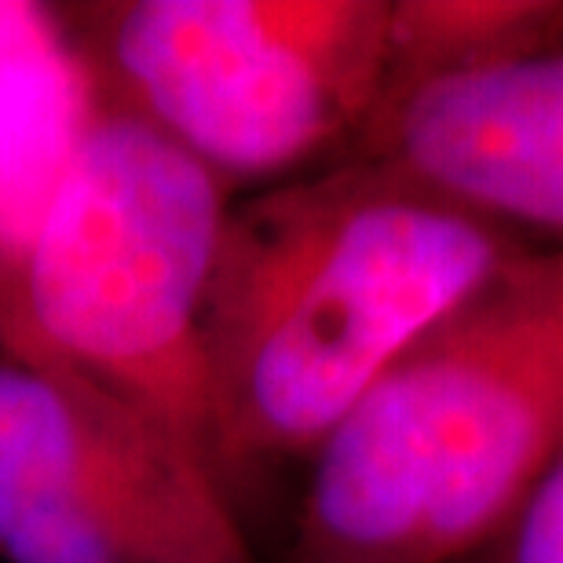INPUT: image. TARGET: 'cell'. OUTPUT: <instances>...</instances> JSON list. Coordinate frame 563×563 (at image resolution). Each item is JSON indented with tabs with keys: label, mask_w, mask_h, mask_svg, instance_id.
<instances>
[{
	"label": "cell",
	"mask_w": 563,
	"mask_h": 563,
	"mask_svg": "<svg viewBox=\"0 0 563 563\" xmlns=\"http://www.w3.org/2000/svg\"><path fill=\"white\" fill-rule=\"evenodd\" d=\"M527 245L374 157L231 198L201 355L212 461L245 531L264 483L308 465L363 391Z\"/></svg>",
	"instance_id": "cell-1"
},
{
	"label": "cell",
	"mask_w": 563,
	"mask_h": 563,
	"mask_svg": "<svg viewBox=\"0 0 563 563\" xmlns=\"http://www.w3.org/2000/svg\"><path fill=\"white\" fill-rule=\"evenodd\" d=\"M563 446V245H527L322 439L289 563H468Z\"/></svg>",
	"instance_id": "cell-2"
},
{
	"label": "cell",
	"mask_w": 563,
	"mask_h": 563,
	"mask_svg": "<svg viewBox=\"0 0 563 563\" xmlns=\"http://www.w3.org/2000/svg\"><path fill=\"white\" fill-rule=\"evenodd\" d=\"M228 206L195 157L99 96L11 286L44 347L220 494L201 325Z\"/></svg>",
	"instance_id": "cell-3"
},
{
	"label": "cell",
	"mask_w": 563,
	"mask_h": 563,
	"mask_svg": "<svg viewBox=\"0 0 563 563\" xmlns=\"http://www.w3.org/2000/svg\"><path fill=\"white\" fill-rule=\"evenodd\" d=\"M99 96L239 190L352 154L380 103L391 0L55 4Z\"/></svg>",
	"instance_id": "cell-4"
},
{
	"label": "cell",
	"mask_w": 563,
	"mask_h": 563,
	"mask_svg": "<svg viewBox=\"0 0 563 563\" xmlns=\"http://www.w3.org/2000/svg\"><path fill=\"white\" fill-rule=\"evenodd\" d=\"M0 556L261 563L228 498L44 347L0 289Z\"/></svg>",
	"instance_id": "cell-5"
},
{
	"label": "cell",
	"mask_w": 563,
	"mask_h": 563,
	"mask_svg": "<svg viewBox=\"0 0 563 563\" xmlns=\"http://www.w3.org/2000/svg\"><path fill=\"white\" fill-rule=\"evenodd\" d=\"M347 157H374L527 242L563 245V41L380 96Z\"/></svg>",
	"instance_id": "cell-6"
},
{
	"label": "cell",
	"mask_w": 563,
	"mask_h": 563,
	"mask_svg": "<svg viewBox=\"0 0 563 563\" xmlns=\"http://www.w3.org/2000/svg\"><path fill=\"white\" fill-rule=\"evenodd\" d=\"M99 107L55 4L0 0V289L37 239Z\"/></svg>",
	"instance_id": "cell-7"
},
{
	"label": "cell",
	"mask_w": 563,
	"mask_h": 563,
	"mask_svg": "<svg viewBox=\"0 0 563 563\" xmlns=\"http://www.w3.org/2000/svg\"><path fill=\"white\" fill-rule=\"evenodd\" d=\"M556 41L563 0H391L385 92L490 70Z\"/></svg>",
	"instance_id": "cell-8"
},
{
	"label": "cell",
	"mask_w": 563,
	"mask_h": 563,
	"mask_svg": "<svg viewBox=\"0 0 563 563\" xmlns=\"http://www.w3.org/2000/svg\"><path fill=\"white\" fill-rule=\"evenodd\" d=\"M498 549L505 563H563V446Z\"/></svg>",
	"instance_id": "cell-9"
}]
</instances>
